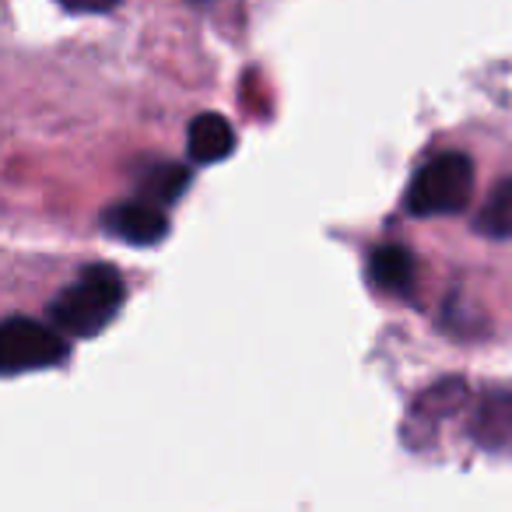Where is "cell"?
Here are the masks:
<instances>
[{
    "mask_svg": "<svg viewBox=\"0 0 512 512\" xmlns=\"http://www.w3.org/2000/svg\"><path fill=\"white\" fill-rule=\"evenodd\" d=\"M470 439L491 453H512V390H498L477 400L470 414Z\"/></svg>",
    "mask_w": 512,
    "mask_h": 512,
    "instance_id": "obj_6",
    "label": "cell"
},
{
    "mask_svg": "<svg viewBox=\"0 0 512 512\" xmlns=\"http://www.w3.org/2000/svg\"><path fill=\"white\" fill-rule=\"evenodd\" d=\"M186 151L197 165L221 162L235 151V130L225 116L218 113H200L186 130Z\"/></svg>",
    "mask_w": 512,
    "mask_h": 512,
    "instance_id": "obj_8",
    "label": "cell"
},
{
    "mask_svg": "<svg viewBox=\"0 0 512 512\" xmlns=\"http://www.w3.org/2000/svg\"><path fill=\"white\" fill-rule=\"evenodd\" d=\"M67 358V341L60 330H50L25 316L0 323V376H25V372L53 369Z\"/></svg>",
    "mask_w": 512,
    "mask_h": 512,
    "instance_id": "obj_3",
    "label": "cell"
},
{
    "mask_svg": "<svg viewBox=\"0 0 512 512\" xmlns=\"http://www.w3.org/2000/svg\"><path fill=\"white\" fill-rule=\"evenodd\" d=\"M463 397H467V386H463L460 379H442V383H435L432 390H425L418 400H414L411 414H407L404 439L411 442V446H425V442L435 435V428L463 404Z\"/></svg>",
    "mask_w": 512,
    "mask_h": 512,
    "instance_id": "obj_4",
    "label": "cell"
},
{
    "mask_svg": "<svg viewBox=\"0 0 512 512\" xmlns=\"http://www.w3.org/2000/svg\"><path fill=\"white\" fill-rule=\"evenodd\" d=\"M477 232L488 235V239H512V179L491 190V197L484 200V207L477 211Z\"/></svg>",
    "mask_w": 512,
    "mask_h": 512,
    "instance_id": "obj_9",
    "label": "cell"
},
{
    "mask_svg": "<svg viewBox=\"0 0 512 512\" xmlns=\"http://www.w3.org/2000/svg\"><path fill=\"white\" fill-rule=\"evenodd\" d=\"M369 278L386 295H411L414 278H418V264H414L411 249L397 246V242L376 246L369 256Z\"/></svg>",
    "mask_w": 512,
    "mask_h": 512,
    "instance_id": "obj_7",
    "label": "cell"
},
{
    "mask_svg": "<svg viewBox=\"0 0 512 512\" xmlns=\"http://www.w3.org/2000/svg\"><path fill=\"white\" fill-rule=\"evenodd\" d=\"M474 197V162L463 151H442L414 172L407 186V211L418 218L460 214Z\"/></svg>",
    "mask_w": 512,
    "mask_h": 512,
    "instance_id": "obj_2",
    "label": "cell"
},
{
    "mask_svg": "<svg viewBox=\"0 0 512 512\" xmlns=\"http://www.w3.org/2000/svg\"><path fill=\"white\" fill-rule=\"evenodd\" d=\"M106 232L130 246H155L169 235V218L162 207L148 204V200H127L106 214Z\"/></svg>",
    "mask_w": 512,
    "mask_h": 512,
    "instance_id": "obj_5",
    "label": "cell"
},
{
    "mask_svg": "<svg viewBox=\"0 0 512 512\" xmlns=\"http://www.w3.org/2000/svg\"><path fill=\"white\" fill-rule=\"evenodd\" d=\"M190 186V172L183 169V165H155V169L148 172V179H144V197L148 204L162 207V204H172V200H179V193Z\"/></svg>",
    "mask_w": 512,
    "mask_h": 512,
    "instance_id": "obj_10",
    "label": "cell"
},
{
    "mask_svg": "<svg viewBox=\"0 0 512 512\" xmlns=\"http://www.w3.org/2000/svg\"><path fill=\"white\" fill-rule=\"evenodd\" d=\"M123 306V278L116 267L92 264L78 274L71 288L53 299L50 320L67 337H95L116 320Z\"/></svg>",
    "mask_w": 512,
    "mask_h": 512,
    "instance_id": "obj_1",
    "label": "cell"
}]
</instances>
